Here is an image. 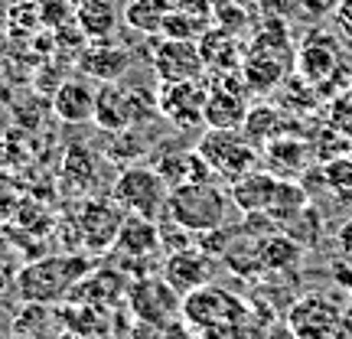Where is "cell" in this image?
Listing matches in <instances>:
<instances>
[{"instance_id":"39","label":"cell","mask_w":352,"mask_h":339,"mask_svg":"<svg viewBox=\"0 0 352 339\" xmlns=\"http://www.w3.org/2000/svg\"><path fill=\"white\" fill-rule=\"evenodd\" d=\"M290 7H297L294 0H258V13L261 17H287Z\"/></svg>"},{"instance_id":"24","label":"cell","mask_w":352,"mask_h":339,"mask_svg":"<svg viewBox=\"0 0 352 339\" xmlns=\"http://www.w3.org/2000/svg\"><path fill=\"white\" fill-rule=\"evenodd\" d=\"M76 26L85 39H111L118 30V10L111 0H82L76 10Z\"/></svg>"},{"instance_id":"3","label":"cell","mask_w":352,"mask_h":339,"mask_svg":"<svg viewBox=\"0 0 352 339\" xmlns=\"http://www.w3.org/2000/svg\"><path fill=\"white\" fill-rule=\"evenodd\" d=\"M196 151L206 157V164L212 166L215 176H222L228 183H235L239 176L258 170L261 147H254L252 140L241 134V127H209L199 138Z\"/></svg>"},{"instance_id":"41","label":"cell","mask_w":352,"mask_h":339,"mask_svg":"<svg viewBox=\"0 0 352 339\" xmlns=\"http://www.w3.org/2000/svg\"><path fill=\"white\" fill-rule=\"evenodd\" d=\"M333 17H336V23L342 26V33H346V36H352V0H342L340 10L333 13Z\"/></svg>"},{"instance_id":"21","label":"cell","mask_w":352,"mask_h":339,"mask_svg":"<svg viewBox=\"0 0 352 339\" xmlns=\"http://www.w3.org/2000/svg\"><path fill=\"white\" fill-rule=\"evenodd\" d=\"M153 170L166 179V186H183V183H212V166L206 164L199 151H173L160 157Z\"/></svg>"},{"instance_id":"18","label":"cell","mask_w":352,"mask_h":339,"mask_svg":"<svg viewBox=\"0 0 352 339\" xmlns=\"http://www.w3.org/2000/svg\"><path fill=\"white\" fill-rule=\"evenodd\" d=\"M95 124L108 134H121L134 127V111H131V88L121 82H101L95 91Z\"/></svg>"},{"instance_id":"35","label":"cell","mask_w":352,"mask_h":339,"mask_svg":"<svg viewBox=\"0 0 352 339\" xmlns=\"http://www.w3.org/2000/svg\"><path fill=\"white\" fill-rule=\"evenodd\" d=\"M323 179L336 193H352V157H329L323 166Z\"/></svg>"},{"instance_id":"9","label":"cell","mask_w":352,"mask_h":339,"mask_svg":"<svg viewBox=\"0 0 352 339\" xmlns=\"http://www.w3.org/2000/svg\"><path fill=\"white\" fill-rule=\"evenodd\" d=\"M248 85L241 72H232V76H222L209 88L206 95V127H241L245 124V114H248Z\"/></svg>"},{"instance_id":"20","label":"cell","mask_w":352,"mask_h":339,"mask_svg":"<svg viewBox=\"0 0 352 339\" xmlns=\"http://www.w3.org/2000/svg\"><path fill=\"white\" fill-rule=\"evenodd\" d=\"M277 183H280V176H274L271 170H252V173L239 176V179L232 183V189H228L232 206L241 209L245 215L267 212V209H271V199H274V193H277Z\"/></svg>"},{"instance_id":"7","label":"cell","mask_w":352,"mask_h":339,"mask_svg":"<svg viewBox=\"0 0 352 339\" xmlns=\"http://www.w3.org/2000/svg\"><path fill=\"white\" fill-rule=\"evenodd\" d=\"M206 95H209V88L202 85V78H192V82H160L157 105H160V114L176 131H196V127H206V118H202Z\"/></svg>"},{"instance_id":"40","label":"cell","mask_w":352,"mask_h":339,"mask_svg":"<svg viewBox=\"0 0 352 339\" xmlns=\"http://www.w3.org/2000/svg\"><path fill=\"white\" fill-rule=\"evenodd\" d=\"M173 7L189 10V13H199V17H212L215 0H173Z\"/></svg>"},{"instance_id":"29","label":"cell","mask_w":352,"mask_h":339,"mask_svg":"<svg viewBox=\"0 0 352 339\" xmlns=\"http://www.w3.org/2000/svg\"><path fill=\"white\" fill-rule=\"evenodd\" d=\"M307 206H310L307 189H303L300 183H294V179H284V176H280V183H277V193H274V199H271L267 215H271L280 228H287L290 222L307 209Z\"/></svg>"},{"instance_id":"16","label":"cell","mask_w":352,"mask_h":339,"mask_svg":"<svg viewBox=\"0 0 352 339\" xmlns=\"http://www.w3.org/2000/svg\"><path fill=\"white\" fill-rule=\"evenodd\" d=\"M340 43L336 36H329V33H310L307 43L300 46L297 52V72H300L303 82H310V85H320V82H327V78L336 76V69H340Z\"/></svg>"},{"instance_id":"26","label":"cell","mask_w":352,"mask_h":339,"mask_svg":"<svg viewBox=\"0 0 352 339\" xmlns=\"http://www.w3.org/2000/svg\"><path fill=\"white\" fill-rule=\"evenodd\" d=\"M241 134L252 140L254 147H267L271 140H277L284 134V114L277 111L274 105H254L245 114V124H241Z\"/></svg>"},{"instance_id":"44","label":"cell","mask_w":352,"mask_h":339,"mask_svg":"<svg viewBox=\"0 0 352 339\" xmlns=\"http://www.w3.org/2000/svg\"><path fill=\"white\" fill-rule=\"evenodd\" d=\"M59 339H88V336H82V333H76V329H63Z\"/></svg>"},{"instance_id":"6","label":"cell","mask_w":352,"mask_h":339,"mask_svg":"<svg viewBox=\"0 0 352 339\" xmlns=\"http://www.w3.org/2000/svg\"><path fill=\"white\" fill-rule=\"evenodd\" d=\"M346 316L323 294H307L287 310V329L294 339H336Z\"/></svg>"},{"instance_id":"17","label":"cell","mask_w":352,"mask_h":339,"mask_svg":"<svg viewBox=\"0 0 352 339\" xmlns=\"http://www.w3.org/2000/svg\"><path fill=\"white\" fill-rule=\"evenodd\" d=\"M95 91L98 88L91 85L85 76L65 78L63 85L56 88L50 105L59 121H65V124H85V121H95Z\"/></svg>"},{"instance_id":"37","label":"cell","mask_w":352,"mask_h":339,"mask_svg":"<svg viewBox=\"0 0 352 339\" xmlns=\"http://www.w3.org/2000/svg\"><path fill=\"white\" fill-rule=\"evenodd\" d=\"M20 189L13 186L10 179H3L0 176V226H7V222H13V215H16V206H20Z\"/></svg>"},{"instance_id":"43","label":"cell","mask_w":352,"mask_h":339,"mask_svg":"<svg viewBox=\"0 0 352 339\" xmlns=\"http://www.w3.org/2000/svg\"><path fill=\"white\" fill-rule=\"evenodd\" d=\"M10 252H13V241H10V235L3 232V226H0V261H7Z\"/></svg>"},{"instance_id":"34","label":"cell","mask_w":352,"mask_h":339,"mask_svg":"<svg viewBox=\"0 0 352 339\" xmlns=\"http://www.w3.org/2000/svg\"><path fill=\"white\" fill-rule=\"evenodd\" d=\"M52 316L56 314L50 310V303H23V314H16V320H13V333L33 336V329H43Z\"/></svg>"},{"instance_id":"14","label":"cell","mask_w":352,"mask_h":339,"mask_svg":"<svg viewBox=\"0 0 352 339\" xmlns=\"http://www.w3.org/2000/svg\"><path fill=\"white\" fill-rule=\"evenodd\" d=\"M72 303H88V307H98V310H114L121 307V300H127V281L124 271H114V267H101V271H88L82 281H78L72 294H69Z\"/></svg>"},{"instance_id":"32","label":"cell","mask_w":352,"mask_h":339,"mask_svg":"<svg viewBox=\"0 0 352 339\" xmlns=\"http://www.w3.org/2000/svg\"><path fill=\"white\" fill-rule=\"evenodd\" d=\"M254 10L245 7V3H235V0H215L212 7V26L226 30L232 36H241V33H252L254 26Z\"/></svg>"},{"instance_id":"36","label":"cell","mask_w":352,"mask_h":339,"mask_svg":"<svg viewBox=\"0 0 352 339\" xmlns=\"http://www.w3.org/2000/svg\"><path fill=\"white\" fill-rule=\"evenodd\" d=\"M114 147L108 153H111V160H124V164H131V160H138V157H144V144H140L138 138V127H127V131H121V134H114Z\"/></svg>"},{"instance_id":"15","label":"cell","mask_w":352,"mask_h":339,"mask_svg":"<svg viewBox=\"0 0 352 339\" xmlns=\"http://www.w3.org/2000/svg\"><path fill=\"white\" fill-rule=\"evenodd\" d=\"M118 258L127 261H147L160 252V228H157V219H147V215H134L127 212L124 222H121V232H118V241L111 248Z\"/></svg>"},{"instance_id":"11","label":"cell","mask_w":352,"mask_h":339,"mask_svg":"<svg viewBox=\"0 0 352 339\" xmlns=\"http://www.w3.org/2000/svg\"><path fill=\"white\" fill-rule=\"evenodd\" d=\"M131 50L127 46H114L108 39H88L85 46L76 52V72L95 82H121L127 69H131Z\"/></svg>"},{"instance_id":"19","label":"cell","mask_w":352,"mask_h":339,"mask_svg":"<svg viewBox=\"0 0 352 339\" xmlns=\"http://www.w3.org/2000/svg\"><path fill=\"white\" fill-rule=\"evenodd\" d=\"M199 52H202V63H206V72H212L215 78L239 72L241 63H245L239 36H232V33L219 30V26H209V30L202 33Z\"/></svg>"},{"instance_id":"12","label":"cell","mask_w":352,"mask_h":339,"mask_svg":"<svg viewBox=\"0 0 352 339\" xmlns=\"http://www.w3.org/2000/svg\"><path fill=\"white\" fill-rule=\"evenodd\" d=\"M127 303L151 327H166L176 310V290L164 277H134L127 287Z\"/></svg>"},{"instance_id":"38","label":"cell","mask_w":352,"mask_h":339,"mask_svg":"<svg viewBox=\"0 0 352 339\" xmlns=\"http://www.w3.org/2000/svg\"><path fill=\"white\" fill-rule=\"evenodd\" d=\"M297 3V10L307 17V20H327L333 13L340 10L342 0H294Z\"/></svg>"},{"instance_id":"42","label":"cell","mask_w":352,"mask_h":339,"mask_svg":"<svg viewBox=\"0 0 352 339\" xmlns=\"http://www.w3.org/2000/svg\"><path fill=\"white\" fill-rule=\"evenodd\" d=\"M340 245L346 254H352V222H346V226L340 228Z\"/></svg>"},{"instance_id":"2","label":"cell","mask_w":352,"mask_h":339,"mask_svg":"<svg viewBox=\"0 0 352 339\" xmlns=\"http://www.w3.org/2000/svg\"><path fill=\"white\" fill-rule=\"evenodd\" d=\"M228 206H232V196L215 183H183L170 189L166 212L179 226H186L192 235H202V232L228 226Z\"/></svg>"},{"instance_id":"23","label":"cell","mask_w":352,"mask_h":339,"mask_svg":"<svg viewBox=\"0 0 352 339\" xmlns=\"http://www.w3.org/2000/svg\"><path fill=\"white\" fill-rule=\"evenodd\" d=\"M239 72L252 95H267V91H274V88L284 82L287 65H284V59L274 56V52H248Z\"/></svg>"},{"instance_id":"8","label":"cell","mask_w":352,"mask_h":339,"mask_svg":"<svg viewBox=\"0 0 352 339\" xmlns=\"http://www.w3.org/2000/svg\"><path fill=\"white\" fill-rule=\"evenodd\" d=\"M183 314H186L189 327H196V329H226L228 323L241 320L245 307H241L232 294L206 284V287L186 294V300H183Z\"/></svg>"},{"instance_id":"4","label":"cell","mask_w":352,"mask_h":339,"mask_svg":"<svg viewBox=\"0 0 352 339\" xmlns=\"http://www.w3.org/2000/svg\"><path fill=\"white\" fill-rule=\"evenodd\" d=\"M114 202L134 215H147V219H160L166 212V199H170V186L166 179L153 166L144 164H127L111 183Z\"/></svg>"},{"instance_id":"25","label":"cell","mask_w":352,"mask_h":339,"mask_svg":"<svg viewBox=\"0 0 352 339\" xmlns=\"http://www.w3.org/2000/svg\"><path fill=\"white\" fill-rule=\"evenodd\" d=\"M264 157H267V166H271V173L274 176H297L307 166V157H310V147L303 144V140H294V138H280L271 140L267 147H264Z\"/></svg>"},{"instance_id":"5","label":"cell","mask_w":352,"mask_h":339,"mask_svg":"<svg viewBox=\"0 0 352 339\" xmlns=\"http://www.w3.org/2000/svg\"><path fill=\"white\" fill-rule=\"evenodd\" d=\"M124 215L127 212L114 202V196H85V199H78L76 219H78V228H82L85 252L91 254L111 252Z\"/></svg>"},{"instance_id":"33","label":"cell","mask_w":352,"mask_h":339,"mask_svg":"<svg viewBox=\"0 0 352 339\" xmlns=\"http://www.w3.org/2000/svg\"><path fill=\"white\" fill-rule=\"evenodd\" d=\"M157 228H160V252L164 254H173V252H183V248H192V232L186 226H179L173 215L164 212L157 219Z\"/></svg>"},{"instance_id":"28","label":"cell","mask_w":352,"mask_h":339,"mask_svg":"<svg viewBox=\"0 0 352 339\" xmlns=\"http://www.w3.org/2000/svg\"><path fill=\"white\" fill-rule=\"evenodd\" d=\"M173 10V0H127L124 7V23L138 33H160L164 30L166 13Z\"/></svg>"},{"instance_id":"27","label":"cell","mask_w":352,"mask_h":339,"mask_svg":"<svg viewBox=\"0 0 352 339\" xmlns=\"http://www.w3.org/2000/svg\"><path fill=\"white\" fill-rule=\"evenodd\" d=\"M258 258H261V267H267V271H287L303 258V245L280 228L258 245Z\"/></svg>"},{"instance_id":"31","label":"cell","mask_w":352,"mask_h":339,"mask_svg":"<svg viewBox=\"0 0 352 339\" xmlns=\"http://www.w3.org/2000/svg\"><path fill=\"white\" fill-rule=\"evenodd\" d=\"M212 26V17H199V13H189V10H173L166 13L164 20V30H160V36L164 39H189V43H199L202 33Z\"/></svg>"},{"instance_id":"45","label":"cell","mask_w":352,"mask_h":339,"mask_svg":"<svg viewBox=\"0 0 352 339\" xmlns=\"http://www.w3.org/2000/svg\"><path fill=\"white\" fill-rule=\"evenodd\" d=\"M7 164V153H3V147H0V166Z\"/></svg>"},{"instance_id":"10","label":"cell","mask_w":352,"mask_h":339,"mask_svg":"<svg viewBox=\"0 0 352 339\" xmlns=\"http://www.w3.org/2000/svg\"><path fill=\"white\" fill-rule=\"evenodd\" d=\"M151 63L160 82H192L206 76L199 43H189V39H164L153 50Z\"/></svg>"},{"instance_id":"22","label":"cell","mask_w":352,"mask_h":339,"mask_svg":"<svg viewBox=\"0 0 352 339\" xmlns=\"http://www.w3.org/2000/svg\"><path fill=\"white\" fill-rule=\"evenodd\" d=\"M95 183H98V157L82 144H72L63 157V186L72 196L85 199V196H91Z\"/></svg>"},{"instance_id":"30","label":"cell","mask_w":352,"mask_h":339,"mask_svg":"<svg viewBox=\"0 0 352 339\" xmlns=\"http://www.w3.org/2000/svg\"><path fill=\"white\" fill-rule=\"evenodd\" d=\"M248 52H274V56H284V52H290V26H287V17H261V23L252 30Z\"/></svg>"},{"instance_id":"13","label":"cell","mask_w":352,"mask_h":339,"mask_svg":"<svg viewBox=\"0 0 352 339\" xmlns=\"http://www.w3.org/2000/svg\"><path fill=\"white\" fill-rule=\"evenodd\" d=\"M160 277H164L176 294H192V290H199L209 284V277H212V254L202 252L199 245L183 248V252H173V254H164Z\"/></svg>"},{"instance_id":"1","label":"cell","mask_w":352,"mask_h":339,"mask_svg":"<svg viewBox=\"0 0 352 339\" xmlns=\"http://www.w3.org/2000/svg\"><path fill=\"white\" fill-rule=\"evenodd\" d=\"M91 271V258L65 252L59 258H33L16 271V297L23 303H65L78 281Z\"/></svg>"}]
</instances>
